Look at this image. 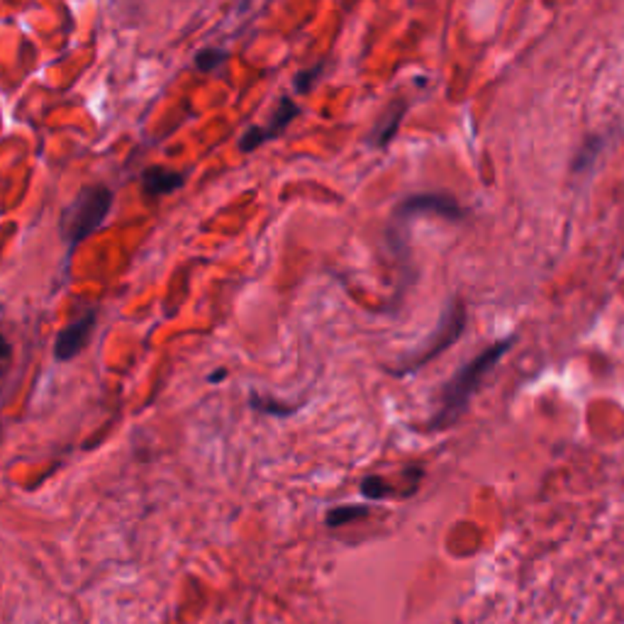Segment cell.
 <instances>
[{
  "instance_id": "6da1fadb",
  "label": "cell",
  "mask_w": 624,
  "mask_h": 624,
  "mask_svg": "<svg viewBox=\"0 0 624 624\" xmlns=\"http://www.w3.org/2000/svg\"><path fill=\"white\" fill-rule=\"evenodd\" d=\"M515 342L517 336H505V339L491 344L488 349H483L481 354H476L473 359L466 361V364L444 383V388L439 393L437 413L432 414V420L427 422L429 432L449 429L463 417V413H466L468 405H471V400H473V395H476L478 388H481V383L488 378V374H491L492 368L498 366V361L505 356L507 351L515 346Z\"/></svg>"
},
{
  "instance_id": "7a4b0ae2",
  "label": "cell",
  "mask_w": 624,
  "mask_h": 624,
  "mask_svg": "<svg viewBox=\"0 0 624 624\" xmlns=\"http://www.w3.org/2000/svg\"><path fill=\"white\" fill-rule=\"evenodd\" d=\"M112 190L108 186H83L78 195L63 208L59 218V232L62 239L71 247L81 244L86 237L98 232L102 219L108 218L112 208Z\"/></svg>"
},
{
  "instance_id": "3957f363",
  "label": "cell",
  "mask_w": 624,
  "mask_h": 624,
  "mask_svg": "<svg viewBox=\"0 0 624 624\" xmlns=\"http://www.w3.org/2000/svg\"><path fill=\"white\" fill-rule=\"evenodd\" d=\"M463 329H466V307H463V303H459V300L446 303L444 312H442V317H439L434 332H432V335H429L427 339L417 346V349L410 351L407 356H403L395 366L390 368V374L393 375L417 374L422 366H427L429 361H434L439 354H444L449 346H453V344L459 342L461 335H463Z\"/></svg>"
},
{
  "instance_id": "277c9868",
  "label": "cell",
  "mask_w": 624,
  "mask_h": 624,
  "mask_svg": "<svg viewBox=\"0 0 624 624\" xmlns=\"http://www.w3.org/2000/svg\"><path fill=\"white\" fill-rule=\"evenodd\" d=\"M414 215H439L453 222L468 218L466 208L453 195L446 193H414L403 198L395 208V222H405Z\"/></svg>"
},
{
  "instance_id": "5b68a950",
  "label": "cell",
  "mask_w": 624,
  "mask_h": 624,
  "mask_svg": "<svg viewBox=\"0 0 624 624\" xmlns=\"http://www.w3.org/2000/svg\"><path fill=\"white\" fill-rule=\"evenodd\" d=\"M300 115V108H297L296 101H290V98H281L278 101V108L273 110L271 120L266 122V125H251L247 132L242 134V140H239V149H242L244 154H251V151H257L258 147H264L266 141L276 140V137H281L286 130H288V125L296 120V117Z\"/></svg>"
},
{
  "instance_id": "8992f818",
  "label": "cell",
  "mask_w": 624,
  "mask_h": 624,
  "mask_svg": "<svg viewBox=\"0 0 624 624\" xmlns=\"http://www.w3.org/2000/svg\"><path fill=\"white\" fill-rule=\"evenodd\" d=\"M95 320H98V312L88 310V312H83L78 320L69 322V325H66L59 335H56L54 359L56 361L76 359L78 354L86 349L88 342H91V335H93V329H95Z\"/></svg>"
},
{
  "instance_id": "52a82bcc",
  "label": "cell",
  "mask_w": 624,
  "mask_h": 624,
  "mask_svg": "<svg viewBox=\"0 0 624 624\" xmlns=\"http://www.w3.org/2000/svg\"><path fill=\"white\" fill-rule=\"evenodd\" d=\"M186 186V173L173 171L166 166H149L147 171L141 173V188L149 198H161V195L176 193Z\"/></svg>"
},
{
  "instance_id": "ba28073f",
  "label": "cell",
  "mask_w": 624,
  "mask_h": 624,
  "mask_svg": "<svg viewBox=\"0 0 624 624\" xmlns=\"http://www.w3.org/2000/svg\"><path fill=\"white\" fill-rule=\"evenodd\" d=\"M405 112H407L405 101L390 102L388 108H385V112L378 117V122H375V127L371 130V134H368V144H371V147H375V149L388 147L390 141L395 140V134H398L400 122H403Z\"/></svg>"
},
{
  "instance_id": "9c48e42d",
  "label": "cell",
  "mask_w": 624,
  "mask_h": 624,
  "mask_svg": "<svg viewBox=\"0 0 624 624\" xmlns=\"http://www.w3.org/2000/svg\"><path fill=\"white\" fill-rule=\"evenodd\" d=\"M371 507L368 505H336L332 510H327L325 515V524L329 530H336V527H346L351 522H359L364 517H368Z\"/></svg>"
},
{
  "instance_id": "30bf717a",
  "label": "cell",
  "mask_w": 624,
  "mask_h": 624,
  "mask_svg": "<svg viewBox=\"0 0 624 624\" xmlns=\"http://www.w3.org/2000/svg\"><path fill=\"white\" fill-rule=\"evenodd\" d=\"M359 491L361 495L366 500H388V498H400V492L390 485L388 478L383 476H375V473H371V476L361 478L359 483Z\"/></svg>"
},
{
  "instance_id": "8fae6325",
  "label": "cell",
  "mask_w": 624,
  "mask_h": 624,
  "mask_svg": "<svg viewBox=\"0 0 624 624\" xmlns=\"http://www.w3.org/2000/svg\"><path fill=\"white\" fill-rule=\"evenodd\" d=\"M249 405L251 410L264 414H273V417H288L297 410V405H286L281 400H273L268 395H258V393H251L249 395Z\"/></svg>"
},
{
  "instance_id": "7c38bea8",
  "label": "cell",
  "mask_w": 624,
  "mask_h": 624,
  "mask_svg": "<svg viewBox=\"0 0 624 624\" xmlns=\"http://www.w3.org/2000/svg\"><path fill=\"white\" fill-rule=\"evenodd\" d=\"M227 62V52H222V49L218 47H208V49H200L198 54H195V69L198 71H215L219 69L222 63Z\"/></svg>"
},
{
  "instance_id": "4fadbf2b",
  "label": "cell",
  "mask_w": 624,
  "mask_h": 624,
  "mask_svg": "<svg viewBox=\"0 0 624 624\" xmlns=\"http://www.w3.org/2000/svg\"><path fill=\"white\" fill-rule=\"evenodd\" d=\"M320 76H322V63L312 66V69H303L296 76V81H293V88H296L297 93H310Z\"/></svg>"
},
{
  "instance_id": "5bb4252c",
  "label": "cell",
  "mask_w": 624,
  "mask_h": 624,
  "mask_svg": "<svg viewBox=\"0 0 624 624\" xmlns=\"http://www.w3.org/2000/svg\"><path fill=\"white\" fill-rule=\"evenodd\" d=\"M602 149V140H588V144H583L580 154L573 161V171H583L585 166H590L595 161V156L600 154Z\"/></svg>"
},
{
  "instance_id": "9a60e30c",
  "label": "cell",
  "mask_w": 624,
  "mask_h": 624,
  "mask_svg": "<svg viewBox=\"0 0 624 624\" xmlns=\"http://www.w3.org/2000/svg\"><path fill=\"white\" fill-rule=\"evenodd\" d=\"M10 354H13V349H10V342L5 339V336L0 335V361H8Z\"/></svg>"
},
{
  "instance_id": "2e32d148",
  "label": "cell",
  "mask_w": 624,
  "mask_h": 624,
  "mask_svg": "<svg viewBox=\"0 0 624 624\" xmlns=\"http://www.w3.org/2000/svg\"><path fill=\"white\" fill-rule=\"evenodd\" d=\"M225 375H227L225 368H219L218 374H212L210 378H208V381H210V383H219V381H222V378H225Z\"/></svg>"
},
{
  "instance_id": "e0dca14e",
  "label": "cell",
  "mask_w": 624,
  "mask_h": 624,
  "mask_svg": "<svg viewBox=\"0 0 624 624\" xmlns=\"http://www.w3.org/2000/svg\"><path fill=\"white\" fill-rule=\"evenodd\" d=\"M0 375H3V361H0Z\"/></svg>"
}]
</instances>
